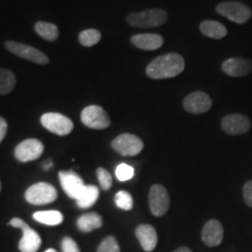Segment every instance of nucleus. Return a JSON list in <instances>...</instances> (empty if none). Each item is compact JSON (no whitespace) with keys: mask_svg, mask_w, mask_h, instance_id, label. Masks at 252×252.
Returning a JSON list of instances; mask_svg holds the SVG:
<instances>
[{"mask_svg":"<svg viewBox=\"0 0 252 252\" xmlns=\"http://www.w3.org/2000/svg\"><path fill=\"white\" fill-rule=\"evenodd\" d=\"M185 59L180 54L169 53L158 56L147 65L146 74L152 80H166L180 75L185 69Z\"/></svg>","mask_w":252,"mask_h":252,"instance_id":"f257e3e1","label":"nucleus"},{"mask_svg":"<svg viewBox=\"0 0 252 252\" xmlns=\"http://www.w3.org/2000/svg\"><path fill=\"white\" fill-rule=\"evenodd\" d=\"M168 19L166 11L160 8H151L137 13H131L127 15L126 21L132 27L137 28H153L163 25Z\"/></svg>","mask_w":252,"mask_h":252,"instance_id":"f03ea898","label":"nucleus"},{"mask_svg":"<svg viewBox=\"0 0 252 252\" xmlns=\"http://www.w3.org/2000/svg\"><path fill=\"white\" fill-rule=\"evenodd\" d=\"M216 12L232 23L247 24L252 17V11L247 4L241 1H223L216 6Z\"/></svg>","mask_w":252,"mask_h":252,"instance_id":"7ed1b4c3","label":"nucleus"},{"mask_svg":"<svg viewBox=\"0 0 252 252\" xmlns=\"http://www.w3.org/2000/svg\"><path fill=\"white\" fill-rule=\"evenodd\" d=\"M25 198L28 203L34 204V206H42V204L54 202L58 198V190L50 184L39 182L27 189L25 193Z\"/></svg>","mask_w":252,"mask_h":252,"instance_id":"20e7f679","label":"nucleus"},{"mask_svg":"<svg viewBox=\"0 0 252 252\" xmlns=\"http://www.w3.org/2000/svg\"><path fill=\"white\" fill-rule=\"evenodd\" d=\"M9 225L23 230V238L19 242V250L21 252H36L41 247V237L35 230H33L21 219H12Z\"/></svg>","mask_w":252,"mask_h":252,"instance_id":"39448f33","label":"nucleus"},{"mask_svg":"<svg viewBox=\"0 0 252 252\" xmlns=\"http://www.w3.org/2000/svg\"><path fill=\"white\" fill-rule=\"evenodd\" d=\"M41 124L49 132L60 137L68 135L74 130V123L71 119L56 112H47L41 116Z\"/></svg>","mask_w":252,"mask_h":252,"instance_id":"423d86ee","label":"nucleus"},{"mask_svg":"<svg viewBox=\"0 0 252 252\" xmlns=\"http://www.w3.org/2000/svg\"><path fill=\"white\" fill-rule=\"evenodd\" d=\"M112 149L123 157L138 156L144 149V143L137 135L123 133L111 141Z\"/></svg>","mask_w":252,"mask_h":252,"instance_id":"0eeeda50","label":"nucleus"},{"mask_svg":"<svg viewBox=\"0 0 252 252\" xmlns=\"http://www.w3.org/2000/svg\"><path fill=\"white\" fill-rule=\"evenodd\" d=\"M81 121L87 127L94 130H104L111 124L108 113L99 105H90L84 108L81 113Z\"/></svg>","mask_w":252,"mask_h":252,"instance_id":"6e6552de","label":"nucleus"},{"mask_svg":"<svg viewBox=\"0 0 252 252\" xmlns=\"http://www.w3.org/2000/svg\"><path fill=\"white\" fill-rule=\"evenodd\" d=\"M5 47L12 54L27 60V61L37 63V64H47L49 62L48 56L43 54L41 50L34 48L32 46L25 45V43L15 42V41H6Z\"/></svg>","mask_w":252,"mask_h":252,"instance_id":"1a4fd4ad","label":"nucleus"},{"mask_svg":"<svg viewBox=\"0 0 252 252\" xmlns=\"http://www.w3.org/2000/svg\"><path fill=\"white\" fill-rule=\"evenodd\" d=\"M149 202L151 213L154 216L161 217L168 212L171 198L167 189L161 185H153L149 193Z\"/></svg>","mask_w":252,"mask_h":252,"instance_id":"9d476101","label":"nucleus"},{"mask_svg":"<svg viewBox=\"0 0 252 252\" xmlns=\"http://www.w3.org/2000/svg\"><path fill=\"white\" fill-rule=\"evenodd\" d=\"M220 127L224 133L229 135L244 134L250 131L251 121L242 113H230L222 118Z\"/></svg>","mask_w":252,"mask_h":252,"instance_id":"9b49d317","label":"nucleus"},{"mask_svg":"<svg viewBox=\"0 0 252 252\" xmlns=\"http://www.w3.org/2000/svg\"><path fill=\"white\" fill-rule=\"evenodd\" d=\"M45 146L39 139H26L21 141L20 144L15 147L14 156L20 162H30L33 160L39 159L42 156Z\"/></svg>","mask_w":252,"mask_h":252,"instance_id":"f8f14e48","label":"nucleus"},{"mask_svg":"<svg viewBox=\"0 0 252 252\" xmlns=\"http://www.w3.org/2000/svg\"><path fill=\"white\" fill-rule=\"evenodd\" d=\"M184 109L191 115H201L212 109L213 99L204 91H195L189 94L184 99Z\"/></svg>","mask_w":252,"mask_h":252,"instance_id":"ddd939ff","label":"nucleus"},{"mask_svg":"<svg viewBox=\"0 0 252 252\" xmlns=\"http://www.w3.org/2000/svg\"><path fill=\"white\" fill-rule=\"evenodd\" d=\"M59 179L64 193L70 198H74V200H77L82 191H83L84 187H86L81 176L72 171L60 172Z\"/></svg>","mask_w":252,"mask_h":252,"instance_id":"4468645a","label":"nucleus"},{"mask_svg":"<svg viewBox=\"0 0 252 252\" xmlns=\"http://www.w3.org/2000/svg\"><path fill=\"white\" fill-rule=\"evenodd\" d=\"M223 237H224V230L222 223L217 220H208L201 232L202 242L209 248L219 247L222 243Z\"/></svg>","mask_w":252,"mask_h":252,"instance_id":"2eb2a0df","label":"nucleus"},{"mask_svg":"<svg viewBox=\"0 0 252 252\" xmlns=\"http://www.w3.org/2000/svg\"><path fill=\"white\" fill-rule=\"evenodd\" d=\"M222 70L231 77H244L252 71V61L243 58H231L222 63Z\"/></svg>","mask_w":252,"mask_h":252,"instance_id":"dca6fc26","label":"nucleus"},{"mask_svg":"<svg viewBox=\"0 0 252 252\" xmlns=\"http://www.w3.org/2000/svg\"><path fill=\"white\" fill-rule=\"evenodd\" d=\"M135 236L144 249V251L152 252L158 244V234L154 226L151 224H140L135 229Z\"/></svg>","mask_w":252,"mask_h":252,"instance_id":"f3484780","label":"nucleus"},{"mask_svg":"<svg viewBox=\"0 0 252 252\" xmlns=\"http://www.w3.org/2000/svg\"><path fill=\"white\" fill-rule=\"evenodd\" d=\"M131 43L141 50H157L163 45V37L159 34H135L131 37Z\"/></svg>","mask_w":252,"mask_h":252,"instance_id":"a211bd4d","label":"nucleus"},{"mask_svg":"<svg viewBox=\"0 0 252 252\" xmlns=\"http://www.w3.org/2000/svg\"><path fill=\"white\" fill-rule=\"evenodd\" d=\"M200 31L204 36L210 39H223L228 34V30L223 24L215 20H204L200 24Z\"/></svg>","mask_w":252,"mask_h":252,"instance_id":"6ab92c4d","label":"nucleus"},{"mask_svg":"<svg viewBox=\"0 0 252 252\" xmlns=\"http://www.w3.org/2000/svg\"><path fill=\"white\" fill-rule=\"evenodd\" d=\"M103 225V220L97 213H88L77 219V228L83 232H91Z\"/></svg>","mask_w":252,"mask_h":252,"instance_id":"aec40b11","label":"nucleus"},{"mask_svg":"<svg viewBox=\"0 0 252 252\" xmlns=\"http://www.w3.org/2000/svg\"><path fill=\"white\" fill-rule=\"evenodd\" d=\"M99 196V189L94 185H89L84 187L83 191H82L80 196L76 200L77 206L82 208V209H88V208L93 207L96 201L98 200Z\"/></svg>","mask_w":252,"mask_h":252,"instance_id":"412c9836","label":"nucleus"},{"mask_svg":"<svg viewBox=\"0 0 252 252\" xmlns=\"http://www.w3.org/2000/svg\"><path fill=\"white\" fill-rule=\"evenodd\" d=\"M35 32L41 37H43L46 41L53 42L56 41L59 37V28L56 25L52 23H46V21H37L35 24Z\"/></svg>","mask_w":252,"mask_h":252,"instance_id":"4be33fe9","label":"nucleus"},{"mask_svg":"<svg viewBox=\"0 0 252 252\" xmlns=\"http://www.w3.org/2000/svg\"><path fill=\"white\" fill-rule=\"evenodd\" d=\"M33 219L46 225H59L63 222V215L58 210H46L33 214Z\"/></svg>","mask_w":252,"mask_h":252,"instance_id":"5701e85b","label":"nucleus"},{"mask_svg":"<svg viewBox=\"0 0 252 252\" xmlns=\"http://www.w3.org/2000/svg\"><path fill=\"white\" fill-rule=\"evenodd\" d=\"M17 84L15 75L8 69L0 68V94H7L12 93Z\"/></svg>","mask_w":252,"mask_h":252,"instance_id":"b1692460","label":"nucleus"},{"mask_svg":"<svg viewBox=\"0 0 252 252\" xmlns=\"http://www.w3.org/2000/svg\"><path fill=\"white\" fill-rule=\"evenodd\" d=\"M100 39H102V34H100L99 31L97 30H86L81 32L80 36H78V40H80V43L83 47H93L99 42Z\"/></svg>","mask_w":252,"mask_h":252,"instance_id":"393cba45","label":"nucleus"},{"mask_svg":"<svg viewBox=\"0 0 252 252\" xmlns=\"http://www.w3.org/2000/svg\"><path fill=\"white\" fill-rule=\"evenodd\" d=\"M115 203L123 210H131L133 208V198H132L130 193L121 190L115 195Z\"/></svg>","mask_w":252,"mask_h":252,"instance_id":"a878e982","label":"nucleus"},{"mask_svg":"<svg viewBox=\"0 0 252 252\" xmlns=\"http://www.w3.org/2000/svg\"><path fill=\"white\" fill-rule=\"evenodd\" d=\"M97 252H121V248L115 236H108L99 244Z\"/></svg>","mask_w":252,"mask_h":252,"instance_id":"bb28decb","label":"nucleus"},{"mask_svg":"<svg viewBox=\"0 0 252 252\" xmlns=\"http://www.w3.org/2000/svg\"><path fill=\"white\" fill-rule=\"evenodd\" d=\"M134 176V168L127 163H121V165L117 166L116 168V178L118 179L119 181L124 182L131 180Z\"/></svg>","mask_w":252,"mask_h":252,"instance_id":"cd10ccee","label":"nucleus"},{"mask_svg":"<svg viewBox=\"0 0 252 252\" xmlns=\"http://www.w3.org/2000/svg\"><path fill=\"white\" fill-rule=\"evenodd\" d=\"M97 178H98L100 188L103 190H109L112 186V176L110 174L109 171H106L103 167H98L97 168Z\"/></svg>","mask_w":252,"mask_h":252,"instance_id":"c85d7f7f","label":"nucleus"},{"mask_svg":"<svg viewBox=\"0 0 252 252\" xmlns=\"http://www.w3.org/2000/svg\"><path fill=\"white\" fill-rule=\"evenodd\" d=\"M61 248L63 252H81L76 242L70 237H64L62 239Z\"/></svg>","mask_w":252,"mask_h":252,"instance_id":"c756f323","label":"nucleus"},{"mask_svg":"<svg viewBox=\"0 0 252 252\" xmlns=\"http://www.w3.org/2000/svg\"><path fill=\"white\" fill-rule=\"evenodd\" d=\"M243 198L248 207L252 208V180H249L243 186Z\"/></svg>","mask_w":252,"mask_h":252,"instance_id":"7c9ffc66","label":"nucleus"},{"mask_svg":"<svg viewBox=\"0 0 252 252\" xmlns=\"http://www.w3.org/2000/svg\"><path fill=\"white\" fill-rule=\"evenodd\" d=\"M6 133H7V122L5 121V118L0 117V144L5 139Z\"/></svg>","mask_w":252,"mask_h":252,"instance_id":"2f4dec72","label":"nucleus"},{"mask_svg":"<svg viewBox=\"0 0 252 252\" xmlns=\"http://www.w3.org/2000/svg\"><path fill=\"white\" fill-rule=\"evenodd\" d=\"M173 252H193L190 250V249L187 248V247H181V248H178L176 250H174Z\"/></svg>","mask_w":252,"mask_h":252,"instance_id":"473e14b6","label":"nucleus"},{"mask_svg":"<svg viewBox=\"0 0 252 252\" xmlns=\"http://www.w3.org/2000/svg\"><path fill=\"white\" fill-rule=\"evenodd\" d=\"M52 166H53V162H52V161H48V162H46L45 165H43V168H45V169H49Z\"/></svg>","mask_w":252,"mask_h":252,"instance_id":"72a5a7b5","label":"nucleus"},{"mask_svg":"<svg viewBox=\"0 0 252 252\" xmlns=\"http://www.w3.org/2000/svg\"><path fill=\"white\" fill-rule=\"evenodd\" d=\"M45 252H58V251L54 250V249H48V250H46Z\"/></svg>","mask_w":252,"mask_h":252,"instance_id":"f704fd0d","label":"nucleus"},{"mask_svg":"<svg viewBox=\"0 0 252 252\" xmlns=\"http://www.w3.org/2000/svg\"><path fill=\"white\" fill-rule=\"evenodd\" d=\"M0 190H1V182H0Z\"/></svg>","mask_w":252,"mask_h":252,"instance_id":"c9c22d12","label":"nucleus"}]
</instances>
